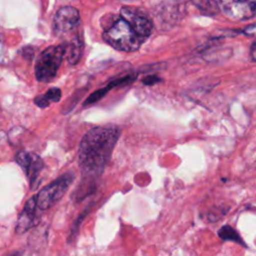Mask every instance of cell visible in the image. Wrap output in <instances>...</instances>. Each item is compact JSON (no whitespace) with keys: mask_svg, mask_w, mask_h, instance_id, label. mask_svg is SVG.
I'll return each instance as SVG.
<instances>
[{"mask_svg":"<svg viewBox=\"0 0 256 256\" xmlns=\"http://www.w3.org/2000/svg\"><path fill=\"white\" fill-rule=\"evenodd\" d=\"M193 4L207 15H215L219 11L216 0H192Z\"/></svg>","mask_w":256,"mask_h":256,"instance_id":"12","label":"cell"},{"mask_svg":"<svg viewBox=\"0 0 256 256\" xmlns=\"http://www.w3.org/2000/svg\"><path fill=\"white\" fill-rule=\"evenodd\" d=\"M67 51V45L59 44L44 49L35 64V76L39 82H51L61 65Z\"/></svg>","mask_w":256,"mask_h":256,"instance_id":"3","label":"cell"},{"mask_svg":"<svg viewBox=\"0 0 256 256\" xmlns=\"http://www.w3.org/2000/svg\"><path fill=\"white\" fill-rule=\"evenodd\" d=\"M218 235L223 239V240H230V241H234V242H237V243H240V244H244L241 237L238 235V233L230 226L226 225V226H223L222 228L219 229L218 231Z\"/></svg>","mask_w":256,"mask_h":256,"instance_id":"13","label":"cell"},{"mask_svg":"<svg viewBox=\"0 0 256 256\" xmlns=\"http://www.w3.org/2000/svg\"><path fill=\"white\" fill-rule=\"evenodd\" d=\"M103 39L113 48L124 51H136L145 41L142 39L130 23L124 18H119L103 32Z\"/></svg>","mask_w":256,"mask_h":256,"instance_id":"2","label":"cell"},{"mask_svg":"<svg viewBox=\"0 0 256 256\" xmlns=\"http://www.w3.org/2000/svg\"><path fill=\"white\" fill-rule=\"evenodd\" d=\"M15 161L23 169L25 175L28 177L31 184V189H36V181L44 167V163L41 157L33 152L21 151L15 156Z\"/></svg>","mask_w":256,"mask_h":256,"instance_id":"7","label":"cell"},{"mask_svg":"<svg viewBox=\"0 0 256 256\" xmlns=\"http://www.w3.org/2000/svg\"><path fill=\"white\" fill-rule=\"evenodd\" d=\"M120 16L130 23L142 39L145 40L151 35L153 24L147 14L143 11L134 7L124 6L120 9Z\"/></svg>","mask_w":256,"mask_h":256,"instance_id":"6","label":"cell"},{"mask_svg":"<svg viewBox=\"0 0 256 256\" xmlns=\"http://www.w3.org/2000/svg\"><path fill=\"white\" fill-rule=\"evenodd\" d=\"M40 208L38 207L36 195L31 197L25 204L22 212L20 213L16 226L15 231L18 234H23L35 226L40 220Z\"/></svg>","mask_w":256,"mask_h":256,"instance_id":"8","label":"cell"},{"mask_svg":"<svg viewBox=\"0 0 256 256\" xmlns=\"http://www.w3.org/2000/svg\"><path fill=\"white\" fill-rule=\"evenodd\" d=\"M243 33H245V34L248 35V36L256 37V23L247 26V27L243 30Z\"/></svg>","mask_w":256,"mask_h":256,"instance_id":"16","label":"cell"},{"mask_svg":"<svg viewBox=\"0 0 256 256\" xmlns=\"http://www.w3.org/2000/svg\"><path fill=\"white\" fill-rule=\"evenodd\" d=\"M250 55L253 61L256 62V42L251 46V51H250Z\"/></svg>","mask_w":256,"mask_h":256,"instance_id":"17","label":"cell"},{"mask_svg":"<svg viewBox=\"0 0 256 256\" xmlns=\"http://www.w3.org/2000/svg\"><path fill=\"white\" fill-rule=\"evenodd\" d=\"M219 10L231 20H247L256 14L254 0H216Z\"/></svg>","mask_w":256,"mask_h":256,"instance_id":"5","label":"cell"},{"mask_svg":"<svg viewBox=\"0 0 256 256\" xmlns=\"http://www.w3.org/2000/svg\"><path fill=\"white\" fill-rule=\"evenodd\" d=\"M119 136L120 129L114 125L93 127L83 136L78 151L82 176L95 178L102 174Z\"/></svg>","mask_w":256,"mask_h":256,"instance_id":"1","label":"cell"},{"mask_svg":"<svg viewBox=\"0 0 256 256\" xmlns=\"http://www.w3.org/2000/svg\"><path fill=\"white\" fill-rule=\"evenodd\" d=\"M125 1H128V0H125Z\"/></svg>","mask_w":256,"mask_h":256,"instance_id":"18","label":"cell"},{"mask_svg":"<svg viewBox=\"0 0 256 256\" xmlns=\"http://www.w3.org/2000/svg\"><path fill=\"white\" fill-rule=\"evenodd\" d=\"M80 22L78 10L72 6L60 8L54 17V29L58 34H64L73 30Z\"/></svg>","mask_w":256,"mask_h":256,"instance_id":"9","label":"cell"},{"mask_svg":"<svg viewBox=\"0 0 256 256\" xmlns=\"http://www.w3.org/2000/svg\"><path fill=\"white\" fill-rule=\"evenodd\" d=\"M74 173L67 172L58 177L47 186L43 187L40 192L36 194L38 207L41 210L51 208L63 197V195L66 193V191L69 189L70 185L74 181Z\"/></svg>","mask_w":256,"mask_h":256,"instance_id":"4","label":"cell"},{"mask_svg":"<svg viewBox=\"0 0 256 256\" xmlns=\"http://www.w3.org/2000/svg\"><path fill=\"white\" fill-rule=\"evenodd\" d=\"M110 89H111V88L107 85L106 87L101 88V89H99V90L93 92V93L90 94V95L88 96V98L84 101V104H83V105H84V106H87V105H91V104H93V103L99 101L102 97H104V95H105Z\"/></svg>","mask_w":256,"mask_h":256,"instance_id":"14","label":"cell"},{"mask_svg":"<svg viewBox=\"0 0 256 256\" xmlns=\"http://www.w3.org/2000/svg\"><path fill=\"white\" fill-rule=\"evenodd\" d=\"M61 98V90L57 87H52L44 94L38 95L34 99V103L40 108H46L51 102H58Z\"/></svg>","mask_w":256,"mask_h":256,"instance_id":"10","label":"cell"},{"mask_svg":"<svg viewBox=\"0 0 256 256\" xmlns=\"http://www.w3.org/2000/svg\"><path fill=\"white\" fill-rule=\"evenodd\" d=\"M161 81V78L159 76H156V75H149V76H146L143 78L142 82L147 85V86H151V85H154L155 83L157 82H160Z\"/></svg>","mask_w":256,"mask_h":256,"instance_id":"15","label":"cell"},{"mask_svg":"<svg viewBox=\"0 0 256 256\" xmlns=\"http://www.w3.org/2000/svg\"><path fill=\"white\" fill-rule=\"evenodd\" d=\"M83 51V42L80 38H76L72 41L69 47V54H68V61L70 64L75 65L81 58Z\"/></svg>","mask_w":256,"mask_h":256,"instance_id":"11","label":"cell"}]
</instances>
